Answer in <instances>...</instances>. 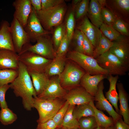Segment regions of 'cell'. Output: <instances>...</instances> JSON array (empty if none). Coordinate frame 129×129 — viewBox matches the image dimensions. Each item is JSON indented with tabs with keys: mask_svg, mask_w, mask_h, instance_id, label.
<instances>
[{
	"mask_svg": "<svg viewBox=\"0 0 129 129\" xmlns=\"http://www.w3.org/2000/svg\"><path fill=\"white\" fill-rule=\"evenodd\" d=\"M113 44V41L105 37L102 34L98 45L94 50L92 57L96 59L104 54L109 50Z\"/></svg>",
	"mask_w": 129,
	"mask_h": 129,
	"instance_id": "f1b7e54d",
	"label": "cell"
},
{
	"mask_svg": "<svg viewBox=\"0 0 129 129\" xmlns=\"http://www.w3.org/2000/svg\"><path fill=\"white\" fill-rule=\"evenodd\" d=\"M18 75L10 84L16 97H21L23 107L30 111L33 108V98L37 96L31 76L25 65L19 61Z\"/></svg>",
	"mask_w": 129,
	"mask_h": 129,
	"instance_id": "6da1fadb",
	"label": "cell"
},
{
	"mask_svg": "<svg viewBox=\"0 0 129 129\" xmlns=\"http://www.w3.org/2000/svg\"><path fill=\"white\" fill-rule=\"evenodd\" d=\"M55 28L53 33L52 40L56 51L66 33L65 23H62L56 26Z\"/></svg>",
	"mask_w": 129,
	"mask_h": 129,
	"instance_id": "4dcf8cb0",
	"label": "cell"
},
{
	"mask_svg": "<svg viewBox=\"0 0 129 129\" xmlns=\"http://www.w3.org/2000/svg\"><path fill=\"white\" fill-rule=\"evenodd\" d=\"M48 35L40 37L34 45H32L30 43L25 44L18 54L28 51L47 59H53L55 56V51L53 48L52 40Z\"/></svg>",
	"mask_w": 129,
	"mask_h": 129,
	"instance_id": "8992f818",
	"label": "cell"
},
{
	"mask_svg": "<svg viewBox=\"0 0 129 129\" xmlns=\"http://www.w3.org/2000/svg\"><path fill=\"white\" fill-rule=\"evenodd\" d=\"M67 9L64 2L53 8L36 11L37 16L44 29L51 32L54 27L63 23Z\"/></svg>",
	"mask_w": 129,
	"mask_h": 129,
	"instance_id": "7a4b0ae2",
	"label": "cell"
},
{
	"mask_svg": "<svg viewBox=\"0 0 129 129\" xmlns=\"http://www.w3.org/2000/svg\"><path fill=\"white\" fill-rule=\"evenodd\" d=\"M70 43L66 34L55 52V56H65L68 51Z\"/></svg>",
	"mask_w": 129,
	"mask_h": 129,
	"instance_id": "60d3db41",
	"label": "cell"
},
{
	"mask_svg": "<svg viewBox=\"0 0 129 129\" xmlns=\"http://www.w3.org/2000/svg\"><path fill=\"white\" fill-rule=\"evenodd\" d=\"M110 84L108 91L106 92L105 97L115 108L116 112L119 114V109L118 103V94L116 90L117 82L118 75L113 76L108 75L107 78Z\"/></svg>",
	"mask_w": 129,
	"mask_h": 129,
	"instance_id": "603a6c76",
	"label": "cell"
},
{
	"mask_svg": "<svg viewBox=\"0 0 129 129\" xmlns=\"http://www.w3.org/2000/svg\"><path fill=\"white\" fill-rule=\"evenodd\" d=\"M31 5L36 11L42 10L41 0H30Z\"/></svg>",
	"mask_w": 129,
	"mask_h": 129,
	"instance_id": "7dc6e473",
	"label": "cell"
},
{
	"mask_svg": "<svg viewBox=\"0 0 129 129\" xmlns=\"http://www.w3.org/2000/svg\"><path fill=\"white\" fill-rule=\"evenodd\" d=\"M69 105L68 102L66 101L62 107L52 118L58 127L61 126Z\"/></svg>",
	"mask_w": 129,
	"mask_h": 129,
	"instance_id": "f35d334b",
	"label": "cell"
},
{
	"mask_svg": "<svg viewBox=\"0 0 129 129\" xmlns=\"http://www.w3.org/2000/svg\"><path fill=\"white\" fill-rule=\"evenodd\" d=\"M10 28L15 51L18 54L23 46L30 43V39L24 28L14 18L11 22Z\"/></svg>",
	"mask_w": 129,
	"mask_h": 129,
	"instance_id": "9c48e42d",
	"label": "cell"
},
{
	"mask_svg": "<svg viewBox=\"0 0 129 129\" xmlns=\"http://www.w3.org/2000/svg\"><path fill=\"white\" fill-rule=\"evenodd\" d=\"M68 57L75 62L85 71L91 75H108V71L101 67L95 58L75 51H70Z\"/></svg>",
	"mask_w": 129,
	"mask_h": 129,
	"instance_id": "5b68a950",
	"label": "cell"
},
{
	"mask_svg": "<svg viewBox=\"0 0 129 129\" xmlns=\"http://www.w3.org/2000/svg\"><path fill=\"white\" fill-rule=\"evenodd\" d=\"M83 34L84 38L82 46L83 53L92 57L94 49V47L83 33Z\"/></svg>",
	"mask_w": 129,
	"mask_h": 129,
	"instance_id": "b9f144b4",
	"label": "cell"
},
{
	"mask_svg": "<svg viewBox=\"0 0 129 129\" xmlns=\"http://www.w3.org/2000/svg\"><path fill=\"white\" fill-rule=\"evenodd\" d=\"M18 75L17 70L12 69L0 70V86L11 83Z\"/></svg>",
	"mask_w": 129,
	"mask_h": 129,
	"instance_id": "f546056e",
	"label": "cell"
},
{
	"mask_svg": "<svg viewBox=\"0 0 129 129\" xmlns=\"http://www.w3.org/2000/svg\"><path fill=\"white\" fill-rule=\"evenodd\" d=\"M81 0H74L72 1V8L74 9L75 6L79 3Z\"/></svg>",
	"mask_w": 129,
	"mask_h": 129,
	"instance_id": "c3c4849f",
	"label": "cell"
},
{
	"mask_svg": "<svg viewBox=\"0 0 129 129\" xmlns=\"http://www.w3.org/2000/svg\"><path fill=\"white\" fill-rule=\"evenodd\" d=\"M10 88L9 84L0 86V107L1 108L8 107L5 100V95L6 92Z\"/></svg>",
	"mask_w": 129,
	"mask_h": 129,
	"instance_id": "7bdbcfd3",
	"label": "cell"
},
{
	"mask_svg": "<svg viewBox=\"0 0 129 129\" xmlns=\"http://www.w3.org/2000/svg\"><path fill=\"white\" fill-rule=\"evenodd\" d=\"M106 129H116L114 125L110 126L106 128Z\"/></svg>",
	"mask_w": 129,
	"mask_h": 129,
	"instance_id": "f907efd6",
	"label": "cell"
},
{
	"mask_svg": "<svg viewBox=\"0 0 129 129\" xmlns=\"http://www.w3.org/2000/svg\"><path fill=\"white\" fill-rule=\"evenodd\" d=\"M89 0H81L74 9L75 20H80L87 14L89 5Z\"/></svg>",
	"mask_w": 129,
	"mask_h": 129,
	"instance_id": "e575fe53",
	"label": "cell"
},
{
	"mask_svg": "<svg viewBox=\"0 0 129 129\" xmlns=\"http://www.w3.org/2000/svg\"><path fill=\"white\" fill-rule=\"evenodd\" d=\"M95 129H106V128L102 127L97 124V126Z\"/></svg>",
	"mask_w": 129,
	"mask_h": 129,
	"instance_id": "681fc988",
	"label": "cell"
},
{
	"mask_svg": "<svg viewBox=\"0 0 129 129\" xmlns=\"http://www.w3.org/2000/svg\"><path fill=\"white\" fill-rule=\"evenodd\" d=\"M84 38L83 34L82 32L77 28L75 30L71 40L73 41L75 46L74 51L83 53L82 46Z\"/></svg>",
	"mask_w": 129,
	"mask_h": 129,
	"instance_id": "74e56055",
	"label": "cell"
},
{
	"mask_svg": "<svg viewBox=\"0 0 129 129\" xmlns=\"http://www.w3.org/2000/svg\"><path fill=\"white\" fill-rule=\"evenodd\" d=\"M56 129H64L61 127H58Z\"/></svg>",
	"mask_w": 129,
	"mask_h": 129,
	"instance_id": "816d5d0a",
	"label": "cell"
},
{
	"mask_svg": "<svg viewBox=\"0 0 129 129\" xmlns=\"http://www.w3.org/2000/svg\"><path fill=\"white\" fill-rule=\"evenodd\" d=\"M89 103L93 108L94 116L98 125L106 128L114 125V121L112 118L107 116L102 111L97 108L94 105V100L91 101Z\"/></svg>",
	"mask_w": 129,
	"mask_h": 129,
	"instance_id": "484cf974",
	"label": "cell"
},
{
	"mask_svg": "<svg viewBox=\"0 0 129 129\" xmlns=\"http://www.w3.org/2000/svg\"><path fill=\"white\" fill-rule=\"evenodd\" d=\"M18 55L19 61L25 65L29 73L44 72L52 60L28 51Z\"/></svg>",
	"mask_w": 129,
	"mask_h": 129,
	"instance_id": "ba28073f",
	"label": "cell"
},
{
	"mask_svg": "<svg viewBox=\"0 0 129 129\" xmlns=\"http://www.w3.org/2000/svg\"><path fill=\"white\" fill-rule=\"evenodd\" d=\"M58 127L52 118L44 122L38 124L37 129H56Z\"/></svg>",
	"mask_w": 129,
	"mask_h": 129,
	"instance_id": "f6af8a7d",
	"label": "cell"
},
{
	"mask_svg": "<svg viewBox=\"0 0 129 129\" xmlns=\"http://www.w3.org/2000/svg\"><path fill=\"white\" fill-rule=\"evenodd\" d=\"M102 34L111 41L117 39L121 34L112 26L103 22L99 28Z\"/></svg>",
	"mask_w": 129,
	"mask_h": 129,
	"instance_id": "836d02e7",
	"label": "cell"
},
{
	"mask_svg": "<svg viewBox=\"0 0 129 129\" xmlns=\"http://www.w3.org/2000/svg\"><path fill=\"white\" fill-rule=\"evenodd\" d=\"M110 5L109 6L112 13L119 18V14L124 16L127 15L129 12V0H113L108 1Z\"/></svg>",
	"mask_w": 129,
	"mask_h": 129,
	"instance_id": "d4e9b609",
	"label": "cell"
},
{
	"mask_svg": "<svg viewBox=\"0 0 129 129\" xmlns=\"http://www.w3.org/2000/svg\"><path fill=\"white\" fill-rule=\"evenodd\" d=\"M80 129H94L97 126V123L94 116L81 118L78 120Z\"/></svg>",
	"mask_w": 129,
	"mask_h": 129,
	"instance_id": "8d00e7d4",
	"label": "cell"
},
{
	"mask_svg": "<svg viewBox=\"0 0 129 129\" xmlns=\"http://www.w3.org/2000/svg\"><path fill=\"white\" fill-rule=\"evenodd\" d=\"M104 88L103 81L99 83L97 91L94 97V100L96 102L95 106L101 111H106L113 119L114 122L121 118V116L114 109L113 106L105 97L103 92Z\"/></svg>",
	"mask_w": 129,
	"mask_h": 129,
	"instance_id": "7c38bea8",
	"label": "cell"
},
{
	"mask_svg": "<svg viewBox=\"0 0 129 129\" xmlns=\"http://www.w3.org/2000/svg\"><path fill=\"white\" fill-rule=\"evenodd\" d=\"M85 73L84 70L77 65L68 63L65 65L62 73L58 76L63 88H73L79 86L81 79Z\"/></svg>",
	"mask_w": 129,
	"mask_h": 129,
	"instance_id": "52a82bcc",
	"label": "cell"
},
{
	"mask_svg": "<svg viewBox=\"0 0 129 129\" xmlns=\"http://www.w3.org/2000/svg\"><path fill=\"white\" fill-rule=\"evenodd\" d=\"M102 7L101 14L103 22L112 26L117 16L110 10L105 7Z\"/></svg>",
	"mask_w": 129,
	"mask_h": 129,
	"instance_id": "ab89813d",
	"label": "cell"
},
{
	"mask_svg": "<svg viewBox=\"0 0 129 129\" xmlns=\"http://www.w3.org/2000/svg\"><path fill=\"white\" fill-rule=\"evenodd\" d=\"M63 98L70 105L74 106L88 103L94 100L93 96L79 86L72 88L67 92Z\"/></svg>",
	"mask_w": 129,
	"mask_h": 129,
	"instance_id": "4fadbf2b",
	"label": "cell"
},
{
	"mask_svg": "<svg viewBox=\"0 0 129 129\" xmlns=\"http://www.w3.org/2000/svg\"><path fill=\"white\" fill-rule=\"evenodd\" d=\"M65 56H55L46 67L44 72L49 77L59 76L63 70L65 65Z\"/></svg>",
	"mask_w": 129,
	"mask_h": 129,
	"instance_id": "cb8c5ba5",
	"label": "cell"
},
{
	"mask_svg": "<svg viewBox=\"0 0 129 129\" xmlns=\"http://www.w3.org/2000/svg\"><path fill=\"white\" fill-rule=\"evenodd\" d=\"M117 86L120 103L119 114L123 116L124 122L129 125V108L127 95L122 83H117Z\"/></svg>",
	"mask_w": 129,
	"mask_h": 129,
	"instance_id": "ffe728a7",
	"label": "cell"
},
{
	"mask_svg": "<svg viewBox=\"0 0 129 129\" xmlns=\"http://www.w3.org/2000/svg\"><path fill=\"white\" fill-rule=\"evenodd\" d=\"M3 50L15 52L11 32L10 25L6 21H4L1 22L0 27V50Z\"/></svg>",
	"mask_w": 129,
	"mask_h": 129,
	"instance_id": "d6986e66",
	"label": "cell"
},
{
	"mask_svg": "<svg viewBox=\"0 0 129 129\" xmlns=\"http://www.w3.org/2000/svg\"><path fill=\"white\" fill-rule=\"evenodd\" d=\"M107 76L102 74L92 75L86 73L81 78L80 84L87 92L94 97L97 91L99 83L107 78Z\"/></svg>",
	"mask_w": 129,
	"mask_h": 129,
	"instance_id": "e0dca14e",
	"label": "cell"
},
{
	"mask_svg": "<svg viewBox=\"0 0 129 129\" xmlns=\"http://www.w3.org/2000/svg\"><path fill=\"white\" fill-rule=\"evenodd\" d=\"M33 101V108L37 109L39 114L38 124L52 118L65 102L61 99H46L37 96L34 97Z\"/></svg>",
	"mask_w": 129,
	"mask_h": 129,
	"instance_id": "3957f363",
	"label": "cell"
},
{
	"mask_svg": "<svg viewBox=\"0 0 129 129\" xmlns=\"http://www.w3.org/2000/svg\"><path fill=\"white\" fill-rule=\"evenodd\" d=\"M80 129L79 128H78L77 129Z\"/></svg>",
	"mask_w": 129,
	"mask_h": 129,
	"instance_id": "f5cc1de1",
	"label": "cell"
},
{
	"mask_svg": "<svg viewBox=\"0 0 129 129\" xmlns=\"http://www.w3.org/2000/svg\"><path fill=\"white\" fill-rule=\"evenodd\" d=\"M12 5L15 9L14 18L24 28L27 25L32 10V6L30 0H16L13 2Z\"/></svg>",
	"mask_w": 129,
	"mask_h": 129,
	"instance_id": "9a60e30c",
	"label": "cell"
},
{
	"mask_svg": "<svg viewBox=\"0 0 129 129\" xmlns=\"http://www.w3.org/2000/svg\"><path fill=\"white\" fill-rule=\"evenodd\" d=\"M65 24L66 35L70 43L75 30V24L74 10L72 8L67 16Z\"/></svg>",
	"mask_w": 129,
	"mask_h": 129,
	"instance_id": "d6a6232c",
	"label": "cell"
},
{
	"mask_svg": "<svg viewBox=\"0 0 129 129\" xmlns=\"http://www.w3.org/2000/svg\"><path fill=\"white\" fill-rule=\"evenodd\" d=\"M75 106L69 105L61 126L64 129H76L79 128L78 121L75 118L73 112Z\"/></svg>",
	"mask_w": 129,
	"mask_h": 129,
	"instance_id": "4316f807",
	"label": "cell"
},
{
	"mask_svg": "<svg viewBox=\"0 0 129 129\" xmlns=\"http://www.w3.org/2000/svg\"><path fill=\"white\" fill-rule=\"evenodd\" d=\"M112 26L121 35L127 37L129 36L128 24L124 20L117 17Z\"/></svg>",
	"mask_w": 129,
	"mask_h": 129,
	"instance_id": "d590c367",
	"label": "cell"
},
{
	"mask_svg": "<svg viewBox=\"0 0 129 129\" xmlns=\"http://www.w3.org/2000/svg\"><path fill=\"white\" fill-rule=\"evenodd\" d=\"M128 37L121 35L115 40L109 51L124 62L129 65V40Z\"/></svg>",
	"mask_w": 129,
	"mask_h": 129,
	"instance_id": "5bb4252c",
	"label": "cell"
},
{
	"mask_svg": "<svg viewBox=\"0 0 129 129\" xmlns=\"http://www.w3.org/2000/svg\"><path fill=\"white\" fill-rule=\"evenodd\" d=\"M129 125L121 118L114 122V126L116 129H129Z\"/></svg>",
	"mask_w": 129,
	"mask_h": 129,
	"instance_id": "bcb514c9",
	"label": "cell"
},
{
	"mask_svg": "<svg viewBox=\"0 0 129 129\" xmlns=\"http://www.w3.org/2000/svg\"><path fill=\"white\" fill-rule=\"evenodd\" d=\"M99 66L109 75H123L129 70V65L121 60L109 50L96 59Z\"/></svg>",
	"mask_w": 129,
	"mask_h": 129,
	"instance_id": "277c9868",
	"label": "cell"
},
{
	"mask_svg": "<svg viewBox=\"0 0 129 129\" xmlns=\"http://www.w3.org/2000/svg\"><path fill=\"white\" fill-rule=\"evenodd\" d=\"M73 114L75 118L78 120L82 117L94 116V111L92 107L88 103L75 106Z\"/></svg>",
	"mask_w": 129,
	"mask_h": 129,
	"instance_id": "83f0119b",
	"label": "cell"
},
{
	"mask_svg": "<svg viewBox=\"0 0 129 129\" xmlns=\"http://www.w3.org/2000/svg\"><path fill=\"white\" fill-rule=\"evenodd\" d=\"M17 115L8 108H1L0 111V121L4 125L11 124L17 119Z\"/></svg>",
	"mask_w": 129,
	"mask_h": 129,
	"instance_id": "1f68e13d",
	"label": "cell"
},
{
	"mask_svg": "<svg viewBox=\"0 0 129 129\" xmlns=\"http://www.w3.org/2000/svg\"><path fill=\"white\" fill-rule=\"evenodd\" d=\"M81 19L76 28L84 33L95 49L98 44L102 33L99 29L91 22L86 15Z\"/></svg>",
	"mask_w": 129,
	"mask_h": 129,
	"instance_id": "8fae6325",
	"label": "cell"
},
{
	"mask_svg": "<svg viewBox=\"0 0 129 129\" xmlns=\"http://www.w3.org/2000/svg\"><path fill=\"white\" fill-rule=\"evenodd\" d=\"M29 73L38 96L46 89L49 83L50 79L44 72H31Z\"/></svg>",
	"mask_w": 129,
	"mask_h": 129,
	"instance_id": "44dd1931",
	"label": "cell"
},
{
	"mask_svg": "<svg viewBox=\"0 0 129 129\" xmlns=\"http://www.w3.org/2000/svg\"><path fill=\"white\" fill-rule=\"evenodd\" d=\"M67 93L61 86L58 76L50 79L49 83L45 90L37 96L39 98L49 99H61Z\"/></svg>",
	"mask_w": 129,
	"mask_h": 129,
	"instance_id": "2e32d148",
	"label": "cell"
},
{
	"mask_svg": "<svg viewBox=\"0 0 129 129\" xmlns=\"http://www.w3.org/2000/svg\"><path fill=\"white\" fill-rule=\"evenodd\" d=\"M101 8L98 0H91L87 14L91 22L99 28L103 23L101 14Z\"/></svg>",
	"mask_w": 129,
	"mask_h": 129,
	"instance_id": "7402d4cb",
	"label": "cell"
},
{
	"mask_svg": "<svg viewBox=\"0 0 129 129\" xmlns=\"http://www.w3.org/2000/svg\"><path fill=\"white\" fill-rule=\"evenodd\" d=\"M19 62L18 54L11 50H0V70H17Z\"/></svg>",
	"mask_w": 129,
	"mask_h": 129,
	"instance_id": "ac0fdd59",
	"label": "cell"
},
{
	"mask_svg": "<svg viewBox=\"0 0 129 129\" xmlns=\"http://www.w3.org/2000/svg\"><path fill=\"white\" fill-rule=\"evenodd\" d=\"M24 29L30 41L32 42L36 41L40 37L51 33L44 29L37 16L36 11L32 7L27 25Z\"/></svg>",
	"mask_w": 129,
	"mask_h": 129,
	"instance_id": "30bf717a",
	"label": "cell"
},
{
	"mask_svg": "<svg viewBox=\"0 0 129 129\" xmlns=\"http://www.w3.org/2000/svg\"><path fill=\"white\" fill-rule=\"evenodd\" d=\"M42 10H45L55 7L64 2L63 0H41Z\"/></svg>",
	"mask_w": 129,
	"mask_h": 129,
	"instance_id": "ee69618b",
	"label": "cell"
}]
</instances>
